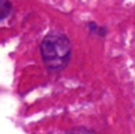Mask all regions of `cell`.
I'll return each instance as SVG.
<instances>
[{
  "mask_svg": "<svg viewBox=\"0 0 135 134\" xmlns=\"http://www.w3.org/2000/svg\"><path fill=\"white\" fill-rule=\"evenodd\" d=\"M40 52L45 65L50 70H61L65 68L71 56V45L64 35L52 32L43 39Z\"/></svg>",
  "mask_w": 135,
  "mask_h": 134,
  "instance_id": "6da1fadb",
  "label": "cell"
},
{
  "mask_svg": "<svg viewBox=\"0 0 135 134\" xmlns=\"http://www.w3.org/2000/svg\"><path fill=\"white\" fill-rule=\"evenodd\" d=\"M66 134H96L95 132H93L91 130H88L85 127H76L70 130Z\"/></svg>",
  "mask_w": 135,
  "mask_h": 134,
  "instance_id": "3957f363",
  "label": "cell"
},
{
  "mask_svg": "<svg viewBox=\"0 0 135 134\" xmlns=\"http://www.w3.org/2000/svg\"><path fill=\"white\" fill-rule=\"evenodd\" d=\"M11 2L8 0H0V19L6 18L11 12Z\"/></svg>",
  "mask_w": 135,
  "mask_h": 134,
  "instance_id": "7a4b0ae2",
  "label": "cell"
}]
</instances>
